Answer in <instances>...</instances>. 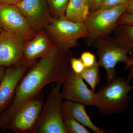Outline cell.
Listing matches in <instances>:
<instances>
[{
    "mask_svg": "<svg viewBox=\"0 0 133 133\" xmlns=\"http://www.w3.org/2000/svg\"><path fill=\"white\" fill-rule=\"evenodd\" d=\"M72 57L70 50L64 51L57 47L29 69L17 87L11 104L0 116V131L5 133L17 109L45 85L51 83L63 84L72 71L70 64Z\"/></svg>",
    "mask_w": 133,
    "mask_h": 133,
    "instance_id": "cell-1",
    "label": "cell"
},
{
    "mask_svg": "<svg viewBox=\"0 0 133 133\" xmlns=\"http://www.w3.org/2000/svg\"><path fill=\"white\" fill-rule=\"evenodd\" d=\"M130 80L118 77L101 87L95 93L94 106L103 116L123 113L128 107L131 98L128 93L133 88Z\"/></svg>",
    "mask_w": 133,
    "mask_h": 133,
    "instance_id": "cell-2",
    "label": "cell"
},
{
    "mask_svg": "<svg viewBox=\"0 0 133 133\" xmlns=\"http://www.w3.org/2000/svg\"><path fill=\"white\" fill-rule=\"evenodd\" d=\"M127 7V5H122L90 12L83 23L87 31L84 39L87 46L92 47L96 40L114 32L119 18L126 12Z\"/></svg>",
    "mask_w": 133,
    "mask_h": 133,
    "instance_id": "cell-3",
    "label": "cell"
},
{
    "mask_svg": "<svg viewBox=\"0 0 133 133\" xmlns=\"http://www.w3.org/2000/svg\"><path fill=\"white\" fill-rule=\"evenodd\" d=\"M62 85L59 83L52 85L37 124L31 133H67L62 115L63 98L61 91Z\"/></svg>",
    "mask_w": 133,
    "mask_h": 133,
    "instance_id": "cell-4",
    "label": "cell"
},
{
    "mask_svg": "<svg viewBox=\"0 0 133 133\" xmlns=\"http://www.w3.org/2000/svg\"><path fill=\"white\" fill-rule=\"evenodd\" d=\"M64 16L54 18L45 29L55 45L60 49L68 51L78 46V40L84 39L87 31L83 23L71 21Z\"/></svg>",
    "mask_w": 133,
    "mask_h": 133,
    "instance_id": "cell-5",
    "label": "cell"
},
{
    "mask_svg": "<svg viewBox=\"0 0 133 133\" xmlns=\"http://www.w3.org/2000/svg\"><path fill=\"white\" fill-rule=\"evenodd\" d=\"M92 47L96 50L98 63L105 71L107 83H111L116 78L117 63L123 62L126 64L128 62V52L117 45L114 37L109 36L98 38Z\"/></svg>",
    "mask_w": 133,
    "mask_h": 133,
    "instance_id": "cell-6",
    "label": "cell"
},
{
    "mask_svg": "<svg viewBox=\"0 0 133 133\" xmlns=\"http://www.w3.org/2000/svg\"><path fill=\"white\" fill-rule=\"evenodd\" d=\"M41 91L22 105L12 116L6 128L16 133H31L40 117L44 104Z\"/></svg>",
    "mask_w": 133,
    "mask_h": 133,
    "instance_id": "cell-7",
    "label": "cell"
},
{
    "mask_svg": "<svg viewBox=\"0 0 133 133\" xmlns=\"http://www.w3.org/2000/svg\"><path fill=\"white\" fill-rule=\"evenodd\" d=\"M0 27L2 30L16 34L25 41L37 34L16 5H0Z\"/></svg>",
    "mask_w": 133,
    "mask_h": 133,
    "instance_id": "cell-8",
    "label": "cell"
},
{
    "mask_svg": "<svg viewBox=\"0 0 133 133\" xmlns=\"http://www.w3.org/2000/svg\"><path fill=\"white\" fill-rule=\"evenodd\" d=\"M37 61L21 63L7 67L0 85V116L13 101L17 87L24 74Z\"/></svg>",
    "mask_w": 133,
    "mask_h": 133,
    "instance_id": "cell-9",
    "label": "cell"
},
{
    "mask_svg": "<svg viewBox=\"0 0 133 133\" xmlns=\"http://www.w3.org/2000/svg\"><path fill=\"white\" fill-rule=\"evenodd\" d=\"M16 5L36 32L45 29L54 19L46 0H22Z\"/></svg>",
    "mask_w": 133,
    "mask_h": 133,
    "instance_id": "cell-10",
    "label": "cell"
},
{
    "mask_svg": "<svg viewBox=\"0 0 133 133\" xmlns=\"http://www.w3.org/2000/svg\"><path fill=\"white\" fill-rule=\"evenodd\" d=\"M25 41L20 36L2 30L0 33V64L8 67L22 63Z\"/></svg>",
    "mask_w": 133,
    "mask_h": 133,
    "instance_id": "cell-11",
    "label": "cell"
},
{
    "mask_svg": "<svg viewBox=\"0 0 133 133\" xmlns=\"http://www.w3.org/2000/svg\"><path fill=\"white\" fill-rule=\"evenodd\" d=\"M62 85L63 99L79 102L86 106H94L95 91L88 88L80 74L72 71Z\"/></svg>",
    "mask_w": 133,
    "mask_h": 133,
    "instance_id": "cell-12",
    "label": "cell"
},
{
    "mask_svg": "<svg viewBox=\"0 0 133 133\" xmlns=\"http://www.w3.org/2000/svg\"><path fill=\"white\" fill-rule=\"evenodd\" d=\"M56 47L50 39L48 32L43 30L31 40L24 43L22 63L35 61L51 52Z\"/></svg>",
    "mask_w": 133,
    "mask_h": 133,
    "instance_id": "cell-13",
    "label": "cell"
},
{
    "mask_svg": "<svg viewBox=\"0 0 133 133\" xmlns=\"http://www.w3.org/2000/svg\"><path fill=\"white\" fill-rule=\"evenodd\" d=\"M86 105L79 102L66 100L62 102L63 118H72L95 133H114L100 128L93 123L85 110Z\"/></svg>",
    "mask_w": 133,
    "mask_h": 133,
    "instance_id": "cell-14",
    "label": "cell"
},
{
    "mask_svg": "<svg viewBox=\"0 0 133 133\" xmlns=\"http://www.w3.org/2000/svg\"><path fill=\"white\" fill-rule=\"evenodd\" d=\"M90 13L88 0H69L64 17L71 21L83 23Z\"/></svg>",
    "mask_w": 133,
    "mask_h": 133,
    "instance_id": "cell-15",
    "label": "cell"
},
{
    "mask_svg": "<svg viewBox=\"0 0 133 133\" xmlns=\"http://www.w3.org/2000/svg\"><path fill=\"white\" fill-rule=\"evenodd\" d=\"M117 45L128 52H133V26L117 25L114 31Z\"/></svg>",
    "mask_w": 133,
    "mask_h": 133,
    "instance_id": "cell-16",
    "label": "cell"
},
{
    "mask_svg": "<svg viewBox=\"0 0 133 133\" xmlns=\"http://www.w3.org/2000/svg\"><path fill=\"white\" fill-rule=\"evenodd\" d=\"M99 66V65L97 62L92 66L85 67L80 74L84 80L90 85L92 90L94 91L99 84L100 80Z\"/></svg>",
    "mask_w": 133,
    "mask_h": 133,
    "instance_id": "cell-17",
    "label": "cell"
},
{
    "mask_svg": "<svg viewBox=\"0 0 133 133\" xmlns=\"http://www.w3.org/2000/svg\"><path fill=\"white\" fill-rule=\"evenodd\" d=\"M50 14L55 19L65 15L69 0H46Z\"/></svg>",
    "mask_w": 133,
    "mask_h": 133,
    "instance_id": "cell-18",
    "label": "cell"
},
{
    "mask_svg": "<svg viewBox=\"0 0 133 133\" xmlns=\"http://www.w3.org/2000/svg\"><path fill=\"white\" fill-rule=\"evenodd\" d=\"M64 124L67 133H91L85 127L72 118L63 119Z\"/></svg>",
    "mask_w": 133,
    "mask_h": 133,
    "instance_id": "cell-19",
    "label": "cell"
},
{
    "mask_svg": "<svg viewBox=\"0 0 133 133\" xmlns=\"http://www.w3.org/2000/svg\"><path fill=\"white\" fill-rule=\"evenodd\" d=\"M80 58L85 67L92 66L97 62L96 60L95 55L89 51H85L82 52Z\"/></svg>",
    "mask_w": 133,
    "mask_h": 133,
    "instance_id": "cell-20",
    "label": "cell"
},
{
    "mask_svg": "<svg viewBox=\"0 0 133 133\" xmlns=\"http://www.w3.org/2000/svg\"><path fill=\"white\" fill-rule=\"evenodd\" d=\"M70 64L72 71L78 74H81L85 68L80 58L72 57L70 60Z\"/></svg>",
    "mask_w": 133,
    "mask_h": 133,
    "instance_id": "cell-21",
    "label": "cell"
},
{
    "mask_svg": "<svg viewBox=\"0 0 133 133\" xmlns=\"http://www.w3.org/2000/svg\"><path fill=\"white\" fill-rule=\"evenodd\" d=\"M130 0H105L99 9H108L122 5H127Z\"/></svg>",
    "mask_w": 133,
    "mask_h": 133,
    "instance_id": "cell-22",
    "label": "cell"
},
{
    "mask_svg": "<svg viewBox=\"0 0 133 133\" xmlns=\"http://www.w3.org/2000/svg\"><path fill=\"white\" fill-rule=\"evenodd\" d=\"M119 24L133 26V14L126 12L123 13L117 22V25Z\"/></svg>",
    "mask_w": 133,
    "mask_h": 133,
    "instance_id": "cell-23",
    "label": "cell"
},
{
    "mask_svg": "<svg viewBox=\"0 0 133 133\" xmlns=\"http://www.w3.org/2000/svg\"><path fill=\"white\" fill-rule=\"evenodd\" d=\"M105 0H88L90 12L99 9Z\"/></svg>",
    "mask_w": 133,
    "mask_h": 133,
    "instance_id": "cell-24",
    "label": "cell"
},
{
    "mask_svg": "<svg viewBox=\"0 0 133 133\" xmlns=\"http://www.w3.org/2000/svg\"><path fill=\"white\" fill-rule=\"evenodd\" d=\"M128 69L129 72L127 76L128 79L131 81L133 78V52L129 56L128 62L125 64V69L126 70Z\"/></svg>",
    "mask_w": 133,
    "mask_h": 133,
    "instance_id": "cell-25",
    "label": "cell"
},
{
    "mask_svg": "<svg viewBox=\"0 0 133 133\" xmlns=\"http://www.w3.org/2000/svg\"><path fill=\"white\" fill-rule=\"evenodd\" d=\"M22 0H0V5H17Z\"/></svg>",
    "mask_w": 133,
    "mask_h": 133,
    "instance_id": "cell-26",
    "label": "cell"
},
{
    "mask_svg": "<svg viewBox=\"0 0 133 133\" xmlns=\"http://www.w3.org/2000/svg\"><path fill=\"white\" fill-rule=\"evenodd\" d=\"M6 69L5 66L0 64V85L5 76Z\"/></svg>",
    "mask_w": 133,
    "mask_h": 133,
    "instance_id": "cell-27",
    "label": "cell"
},
{
    "mask_svg": "<svg viewBox=\"0 0 133 133\" xmlns=\"http://www.w3.org/2000/svg\"><path fill=\"white\" fill-rule=\"evenodd\" d=\"M126 12L133 14V0H130L128 3Z\"/></svg>",
    "mask_w": 133,
    "mask_h": 133,
    "instance_id": "cell-28",
    "label": "cell"
},
{
    "mask_svg": "<svg viewBox=\"0 0 133 133\" xmlns=\"http://www.w3.org/2000/svg\"><path fill=\"white\" fill-rule=\"evenodd\" d=\"M2 29L1 28V27H0V33H1V31H2Z\"/></svg>",
    "mask_w": 133,
    "mask_h": 133,
    "instance_id": "cell-29",
    "label": "cell"
}]
</instances>
